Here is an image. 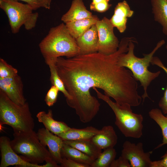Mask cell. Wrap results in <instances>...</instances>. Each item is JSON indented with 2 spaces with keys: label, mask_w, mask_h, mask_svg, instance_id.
Segmentation results:
<instances>
[{
  "label": "cell",
  "mask_w": 167,
  "mask_h": 167,
  "mask_svg": "<svg viewBox=\"0 0 167 167\" xmlns=\"http://www.w3.org/2000/svg\"><path fill=\"white\" fill-rule=\"evenodd\" d=\"M110 167H131L129 161L121 156L117 159H115Z\"/></svg>",
  "instance_id": "obj_32"
},
{
  "label": "cell",
  "mask_w": 167,
  "mask_h": 167,
  "mask_svg": "<svg viewBox=\"0 0 167 167\" xmlns=\"http://www.w3.org/2000/svg\"><path fill=\"white\" fill-rule=\"evenodd\" d=\"M99 19L96 15L91 18L69 22L65 25L71 35L76 39L84 33Z\"/></svg>",
  "instance_id": "obj_18"
},
{
  "label": "cell",
  "mask_w": 167,
  "mask_h": 167,
  "mask_svg": "<svg viewBox=\"0 0 167 167\" xmlns=\"http://www.w3.org/2000/svg\"><path fill=\"white\" fill-rule=\"evenodd\" d=\"M134 13V11L131 9L127 2L124 0L118 2L116 5L113 15L118 19L127 21V18L131 17Z\"/></svg>",
  "instance_id": "obj_25"
},
{
  "label": "cell",
  "mask_w": 167,
  "mask_h": 167,
  "mask_svg": "<svg viewBox=\"0 0 167 167\" xmlns=\"http://www.w3.org/2000/svg\"><path fill=\"white\" fill-rule=\"evenodd\" d=\"M91 12L85 6L83 0H73L68 11L62 15L61 20L64 23L92 17Z\"/></svg>",
  "instance_id": "obj_16"
},
{
  "label": "cell",
  "mask_w": 167,
  "mask_h": 167,
  "mask_svg": "<svg viewBox=\"0 0 167 167\" xmlns=\"http://www.w3.org/2000/svg\"><path fill=\"white\" fill-rule=\"evenodd\" d=\"M152 152H145L141 142L135 144L126 141L122 145L121 156L129 161L131 167H150Z\"/></svg>",
  "instance_id": "obj_9"
},
{
  "label": "cell",
  "mask_w": 167,
  "mask_h": 167,
  "mask_svg": "<svg viewBox=\"0 0 167 167\" xmlns=\"http://www.w3.org/2000/svg\"><path fill=\"white\" fill-rule=\"evenodd\" d=\"M55 64L54 62H50L47 64L50 70V79L52 85L55 86L66 97V100H70L71 97L66 89L63 82L58 74Z\"/></svg>",
  "instance_id": "obj_24"
},
{
  "label": "cell",
  "mask_w": 167,
  "mask_h": 167,
  "mask_svg": "<svg viewBox=\"0 0 167 167\" xmlns=\"http://www.w3.org/2000/svg\"><path fill=\"white\" fill-rule=\"evenodd\" d=\"M23 88L22 79L18 74L11 77L0 78V90L19 105H23L27 102L24 94Z\"/></svg>",
  "instance_id": "obj_11"
},
{
  "label": "cell",
  "mask_w": 167,
  "mask_h": 167,
  "mask_svg": "<svg viewBox=\"0 0 167 167\" xmlns=\"http://www.w3.org/2000/svg\"><path fill=\"white\" fill-rule=\"evenodd\" d=\"M151 64L156 65L163 69L167 75V67L163 64L161 60L157 57L153 56ZM159 107L161 109L163 113L167 114V86L163 96L161 99L159 103Z\"/></svg>",
  "instance_id": "obj_26"
},
{
  "label": "cell",
  "mask_w": 167,
  "mask_h": 167,
  "mask_svg": "<svg viewBox=\"0 0 167 167\" xmlns=\"http://www.w3.org/2000/svg\"><path fill=\"white\" fill-rule=\"evenodd\" d=\"M39 47L47 65L56 63L59 57L71 58L79 55L80 52L75 39L70 33L64 23L51 28Z\"/></svg>",
  "instance_id": "obj_2"
},
{
  "label": "cell",
  "mask_w": 167,
  "mask_h": 167,
  "mask_svg": "<svg viewBox=\"0 0 167 167\" xmlns=\"http://www.w3.org/2000/svg\"><path fill=\"white\" fill-rule=\"evenodd\" d=\"M1 161L0 167L16 165L21 167H53L48 163L43 165H37L27 161L22 158L12 149L9 138L6 136L0 138Z\"/></svg>",
  "instance_id": "obj_10"
},
{
  "label": "cell",
  "mask_w": 167,
  "mask_h": 167,
  "mask_svg": "<svg viewBox=\"0 0 167 167\" xmlns=\"http://www.w3.org/2000/svg\"><path fill=\"white\" fill-rule=\"evenodd\" d=\"M133 40L131 37L122 38L118 50L109 55L96 52L58 58V73L71 97L66 103L82 122H90L99 111L100 103L90 92L94 88L102 89L120 105L140 104L137 81L129 69L118 63L119 56L127 52L129 43Z\"/></svg>",
  "instance_id": "obj_1"
},
{
  "label": "cell",
  "mask_w": 167,
  "mask_h": 167,
  "mask_svg": "<svg viewBox=\"0 0 167 167\" xmlns=\"http://www.w3.org/2000/svg\"><path fill=\"white\" fill-rule=\"evenodd\" d=\"M18 74V71L16 68L3 58H0V78L11 77Z\"/></svg>",
  "instance_id": "obj_27"
},
{
  "label": "cell",
  "mask_w": 167,
  "mask_h": 167,
  "mask_svg": "<svg viewBox=\"0 0 167 167\" xmlns=\"http://www.w3.org/2000/svg\"><path fill=\"white\" fill-rule=\"evenodd\" d=\"M97 158L95 159L91 167H109L115 159L117 152L114 148L104 150Z\"/></svg>",
  "instance_id": "obj_23"
},
{
  "label": "cell",
  "mask_w": 167,
  "mask_h": 167,
  "mask_svg": "<svg viewBox=\"0 0 167 167\" xmlns=\"http://www.w3.org/2000/svg\"><path fill=\"white\" fill-rule=\"evenodd\" d=\"M110 0H103L98 3L90 4L91 10L98 12L103 13L107 11L111 6L109 2Z\"/></svg>",
  "instance_id": "obj_30"
},
{
  "label": "cell",
  "mask_w": 167,
  "mask_h": 167,
  "mask_svg": "<svg viewBox=\"0 0 167 167\" xmlns=\"http://www.w3.org/2000/svg\"><path fill=\"white\" fill-rule=\"evenodd\" d=\"M36 117L38 121L43 123L45 128L57 135L71 128L65 122L54 120L51 109H49L47 113L40 111L37 113Z\"/></svg>",
  "instance_id": "obj_15"
},
{
  "label": "cell",
  "mask_w": 167,
  "mask_h": 167,
  "mask_svg": "<svg viewBox=\"0 0 167 167\" xmlns=\"http://www.w3.org/2000/svg\"><path fill=\"white\" fill-rule=\"evenodd\" d=\"M0 125H7L14 132L28 131L34 129L35 123L28 103L18 105L0 90Z\"/></svg>",
  "instance_id": "obj_5"
},
{
  "label": "cell",
  "mask_w": 167,
  "mask_h": 167,
  "mask_svg": "<svg viewBox=\"0 0 167 167\" xmlns=\"http://www.w3.org/2000/svg\"><path fill=\"white\" fill-rule=\"evenodd\" d=\"M0 8L7 16L12 33H18L22 26L27 30L36 27L39 14L34 12L28 4L15 0H0Z\"/></svg>",
  "instance_id": "obj_7"
},
{
  "label": "cell",
  "mask_w": 167,
  "mask_h": 167,
  "mask_svg": "<svg viewBox=\"0 0 167 167\" xmlns=\"http://www.w3.org/2000/svg\"><path fill=\"white\" fill-rule=\"evenodd\" d=\"M60 166L62 167H90L87 165L82 164L71 159L62 158L60 163Z\"/></svg>",
  "instance_id": "obj_31"
},
{
  "label": "cell",
  "mask_w": 167,
  "mask_h": 167,
  "mask_svg": "<svg viewBox=\"0 0 167 167\" xmlns=\"http://www.w3.org/2000/svg\"><path fill=\"white\" fill-rule=\"evenodd\" d=\"M13 139L10 140L14 151L25 161L40 165L45 161L53 167H60L52 158L49 150L40 142L33 130L14 132Z\"/></svg>",
  "instance_id": "obj_4"
},
{
  "label": "cell",
  "mask_w": 167,
  "mask_h": 167,
  "mask_svg": "<svg viewBox=\"0 0 167 167\" xmlns=\"http://www.w3.org/2000/svg\"><path fill=\"white\" fill-rule=\"evenodd\" d=\"M63 141L65 143L79 150L94 160L102 152V149L96 145L91 139Z\"/></svg>",
  "instance_id": "obj_19"
},
{
  "label": "cell",
  "mask_w": 167,
  "mask_h": 167,
  "mask_svg": "<svg viewBox=\"0 0 167 167\" xmlns=\"http://www.w3.org/2000/svg\"><path fill=\"white\" fill-rule=\"evenodd\" d=\"M53 134L44 128L39 129L37 133L41 143L48 147L53 159L58 164H60L62 159L61 151L63 141L59 136Z\"/></svg>",
  "instance_id": "obj_12"
},
{
  "label": "cell",
  "mask_w": 167,
  "mask_h": 167,
  "mask_svg": "<svg viewBox=\"0 0 167 167\" xmlns=\"http://www.w3.org/2000/svg\"><path fill=\"white\" fill-rule=\"evenodd\" d=\"M148 115L160 127L163 136L162 143L155 148V149L167 144V116H165L162 111L157 108L152 109L148 112Z\"/></svg>",
  "instance_id": "obj_22"
},
{
  "label": "cell",
  "mask_w": 167,
  "mask_h": 167,
  "mask_svg": "<svg viewBox=\"0 0 167 167\" xmlns=\"http://www.w3.org/2000/svg\"><path fill=\"white\" fill-rule=\"evenodd\" d=\"M98 31V52L109 55L118 49L120 42L114 32V27L109 19L105 17L95 24Z\"/></svg>",
  "instance_id": "obj_8"
},
{
  "label": "cell",
  "mask_w": 167,
  "mask_h": 167,
  "mask_svg": "<svg viewBox=\"0 0 167 167\" xmlns=\"http://www.w3.org/2000/svg\"><path fill=\"white\" fill-rule=\"evenodd\" d=\"M155 20L162 27L164 34L167 35V0H151Z\"/></svg>",
  "instance_id": "obj_21"
},
{
  "label": "cell",
  "mask_w": 167,
  "mask_h": 167,
  "mask_svg": "<svg viewBox=\"0 0 167 167\" xmlns=\"http://www.w3.org/2000/svg\"><path fill=\"white\" fill-rule=\"evenodd\" d=\"M61 154L62 158L71 159L78 163L88 165L90 167L95 160L79 150L64 142Z\"/></svg>",
  "instance_id": "obj_20"
},
{
  "label": "cell",
  "mask_w": 167,
  "mask_h": 167,
  "mask_svg": "<svg viewBox=\"0 0 167 167\" xmlns=\"http://www.w3.org/2000/svg\"><path fill=\"white\" fill-rule=\"evenodd\" d=\"M103 0H92V2L91 4H94L98 3L102 1Z\"/></svg>",
  "instance_id": "obj_34"
},
{
  "label": "cell",
  "mask_w": 167,
  "mask_h": 167,
  "mask_svg": "<svg viewBox=\"0 0 167 167\" xmlns=\"http://www.w3.org/2000/svg\"><path fill=\"white\" fill-rule=\"evenodd\" d=\"M101 131V130L92 126H88L82 129L71 128L57 135L63 140L91 139Z\"/></svg>",
  "instance_id": "obj_17"
},
{
  "label": "cell",
  "mask_w": 167,
  "mask_h": 167,
  "mask_svg": "<svg viewBox=\"0 0 167 167\" xmlns=\"http://www.w3.org/2000/svg\"><path fill=\"white\" fill-rule=\"evenodd\" d=\"M98 147L102 149L114 148L118 141V137L113 127L111 126H103L99 133L91 139Z\"/></svg>",
  "instance_id": "obj_14"
},
{
  "label": "cell",
  "mask_w": 167,
  "mask_h": 167,
  "mask_svg": "<svg viewBox=\"0 0 167 167\" xmlns=\"http://www.w3.org/2000/svg\"><path fill=\"white\" fill-rule=\"evenodd\" d=\"M158 161H152L150 167H167V151Z\"/></svg>",
  "instance_id": "obj_33"
},
{
  "label": "cell",
  "mask_w": 167,
  "mask_h": 167,
  "mask_svg": "<svg viewBox=\"0 0 167 167\" xmlns=\"http://www.w3.org/2000/svg\"><path fill=\"white\" fill-rule=\"evenodd\" d=\"M166 49H167V45H166Z\"/></svg>",
  "instance_id": "obj_35"
},
{
  "label": "cell",
  "mask_w": 167,
  "mask_h": 167,
  "mask_svg": "<svg viewBox=\"0 0 167 167\" xmlns=\"http://www.w3.org/2000/svg\"><path fill=\"white\" fill-rule=\"evenodd\" d=\"M25 2L30 6L35 11L43 8L47 9H50L52 0H15Z\"/></svg>",
  "instance_id": "obj_28"
},
{
  "label": "cell",
  "mask_w": 167,
  "mask_h": 167,
  "mask_svg": "<svg viewBox=\"0 0 167 167\" xmlns=\"http://www.w3.org/2000/svg\"><path fill=\"white\" fill-rule=\"evenodd\" d=\"M93 89L96 92L98 98L105 102L113 111L115 117V124L122 134L126 137L140 138L143 135V116L133 113L131 105H120L98 91L97 88Z\"/></svg>",
  "instance_id": "obj_6"
},
{
  "label": "cell",
  "mask_w": 167,
  "mask_h": 167,
  "mask_svg": "<svg viewBox=\"0 0 167 167\" xmlns=\"http://www.w3.org/2000/svg\"><path fill=\"white\" fill-rule=\"evenodd\" d=\"M59 90L54 86L52 85L48 91L45 97V101L49 107L53 106L56 102Z\"/></svg>",
  "instance_id": "obj_29"
},
{
  "label": "cell",
  "mask_w": 167,
  "mask_h": 167,
  "mask_svg": "<svg viewBox=\"0 0 167 167\" xmlns=\"http://www.w3.org/2000/svg\"><path fill=\"white\" fill-rule=\"evenodd\" d=\"M76 40L79 49V54L98 52V32L95 24L92 25Z\"/></svg>",
  "instance_id": "obj_13"
},
{
  "label": "cell",
  "mask_w": 167,
  "mask_h": 167,
  "mask_svg": "<svg viewBox=\"0 0 167 167\" xmlns=\"http://www.w3.org/2000/svg\"><path fill=\"white\" fill-rule=\"evenodd\" d=\"M134 43L136 40L130 41L128 45V51L123 53L118 57V63L122 67L129 69L132 72L135 79L139 81L144 90L142 97L143 101L149 97L147 92L148 87L152 81L158 77L161 71L152 72L148 70L152 59L156 52L165 43L164 40L159 41L153 50L148 54H143L144 57L139 58L135 56L134 53Z\"/></svg>",
  "instance_id": "obj_3"
}]
</instances>
